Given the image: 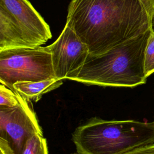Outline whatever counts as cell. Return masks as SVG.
Listing matches in <instances>:
<instances>
[{"instance_id":"1","label":"cell","mask_w":154,"mask_h":154,"mask_svg":"<svg viewBox=\"0 0 154 154\" xmlns=\"http://www.w3.org/2000/svg\"><path fill=\"white\" fill-rule=\"evenodd\" d=\"M99 55L153 28L140 0H72L66 23Z\"/></svg>"},{"instance_id":"2","label":"cell","mask_w":154,"mask_h":154,"mask_svg":"<svg viewBox=\"0 0 154 154\" xmlns=\"http://www.w3.org/2000/svg\"><path fill=\"white\" fill-rule=\"evenodd\" d=\"M152 28L105 54H89L72 81L103 87H134L145 84V50Z\"/></svg>"},{"instance_id":"3","label":"cell","mask_w":154,"mask_h":154,"mask_svg":"<svg viewBox=\"0 0 154 154\" xmlns=\"http://www.w3.org/2000/svg\"><path fill=\"white\" fill-rule=\"evenodd\" d=\"M78 154H125L154 144V123L94 117L72 134Z\"/></svg>"},{"instance_id":"4","label":"cell","mask_w":154,"mask_h":154,"mask_svg":"<svg viewBox=\"0 0 154 154\" xmlns=\"http://www.w3.org/2000/svg\"><path fill=\"white\" fill-rule=\"evenodd\" d=\"M57 79L51 54L45 47L20 48L0 51V82L13 90L17 82Z\"/></svg>"},{"instance_id":"5","label":"cell","mask_w":154,"mask_h":154,"mask_svg":"<svg viewBox=\"0 0 154 154\" xmlns=\"http://www.w3.org/2000/svg\"><path fill=\"white\" fill-rule=\"evenodd\" d=\"M43 135L31 102L22 98L14 108L0 107V152L22 154L28 140Z\"/></svg>"},{"instance_id":"6","label":"cell","mask_w":154,"mask_h":154,"mask_svg":"<svg viewBox=\"0 0 154 154\" xmlns=\"http://www.w3.org/2000/svg\"><path fill=\"white\" fill-rule=\"evenodd\" d=\"M45 48L51 54L55 75L60 80H72L89 55L87 46L67 23L58 38Z\"/></svg>"},{"instance_id":"7","label":"cell","mask_w":154,"mask_h":154,"mask_svg":"<svg viewBox=\"0 0 154 154\" xmlns=\"http://www.w3.org/2000/svg\"><path fill=\"white\" fill-rule=\"evenodd\" d=\"M0 6L12 15L32 48L52 37L49 25L28 0H0Z\"/></svg>"},{"instance_id":"8","label":"cell","mask_w":154,"mask_h":154,"mask_svg":"<svg viewBox=\"0 0 154 154\" xmlns=\"http://www.w3.org/2000/svg\"><path fill=\"white\" fill-rule=\"evenodd\" d=\"M32 48L12 15L0 6V51Z\"/></svg>"},{"instance_id":"9","label":"cell","mask_w":154,"mask_h":154,"mask_svg":"<svg viewBox=\"0 0 154 154\" xmlns=\"http://www.w3.org/2000/svg\"><path fill=\"white\" fill-rule=\"evenodd\" d=\"M63 84V81L52 79L38 82L23 81L13 84V90L28 101L37 102L42 96Z\"/></svg>"},{"instance_id":"10","label":"cell","mask_w":154,"mask_h":154,"mask_svg":"<svg viewBox=\"0 0 154 154\" xmlns=\"http://www.w3.org/2000/svg\"><path fill=\"white\" fill-rule=\"evenodd\" d=\"M22 154H48L46 140L43 135L35 134L30 138Z\"/></svg>"},{"instance_id":"11","label":"cell","mask_w":154,"mask_h":154,"mask_svg":"<svg viewBox=\"0 0 154 154\" xmlns=\"http://www.w3.org/2000/svg\"><path fill=\"white\" fill-rule=\"evenodd\" d=\"M22 97L5 85L0 84V107L14 108L19 105Z\"/></svg>"},{"instance_id":"12","label":"cell","mask_w":154,"mask_h":154,"mask_svg":"<svg viewBox=\"0 0 154 154\" xmlns=\"http://www.w3.org/2000/svg\"><path fill=\"white\" fill-rule=\"evenodd\" d=\"M144 72L147 78L154 73V31L152 28L145 50Z\"/></svg>"},{"instance_id":"13","label":"cell","mask_w":154,"mask_h":154,"mask_svg":"<svg viewBox=\"0 0 154 154\" xmlns=\"http://www.w3.org/2000/svg\"><path fill=\"white\" fill-rule=\"evenodd\" d=\"M144 7L147 14L153 22L154 19V0H140Z\"/></svg>"},{"instance_id":"14","label":"cell","mask_w":154,"mask_h":154,"mask_svg":"<svg viewBox=\"0 0 154 154\" xmlns=\"http://www.w3.org/2000/svg\"><path fill=\"white\" fill-rule=\"evenodd\" d=\"M125 154H154V144L138 148Z\"/></svg>"},{"instance_id":"15","label":"cell","mask_w":154,"mask_h":154,"mask_svg":"<svg viewBox=\"0 0 154 154\" xmlns=\"http://www.w3.org/2000/svg\"><path fill=\"white\" fill-rule=\"evenodd\" d=\"M153 122V123H154V119H153V122Z\"/></svg>"},{"instance_id":"16","label":"cell","mask_w":154,"mask_h":154,"mask_svg":"<svg viewBox=\"0 0 154 154\" xmlns=\"http://www.w3.org/2000/svg\"><path fill=\"white\" fill-rule=\"evenodd\" d=\"M0 154H3L2 153H1V152H0Z\"/></svg>"},{"instance_id":"17","label":"cell","mask_w":154,"mask_h":154,"mask_svg":"<svg viewBox=\"0 0 154 154\" xmlns=\"http://www.w3.org/2000/svg\"><path fill=\"white\" fill-rule=\"evenodd\" d=\"M72 154H77V153H72Z\"/></svg>"},{"instance_id":"18","label":"cell","mask_w":154,"mask_h":154,"mask_svg":"<svg viewBox=\"0 0 154 154\" xmlns=\"http://www.w3.org/2000/svg\"><path fill=\"white\" fill-rule=\"evenodd\" d=\"M153 31H154V28H153Z\"/></svg>"}]
</instances>
